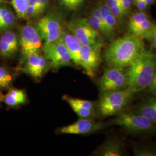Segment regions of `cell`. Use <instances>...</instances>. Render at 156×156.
I'll return each instance as SVG.
<instances>
[{
    "instance_id": "obj_42",
    "label": "cell",
    "mask_w": 156,
    "mask_h": 156,
    "mask_svg": "<svg viewBox=\"0 0 156 156\" xmlns=\"http://www.w3.org/2000/svg\"><path fill=\"white\" fill-rule=\"evenodd\" d=\"M0 1H1V0H0Z\"/></svg>"
},
{
    "instance_id": "obj_29",
    "label": "cell",
    "mask_w": 156,
    "mask_h": 156,
    "mask_svg": "<svg viewBox=\"0 0 156 156\" xmlns=\"http://www.w3.org/2000/svg\"><path fill=\"white\" fill-rule=\"evenodd\" d=\"M133 2L134 0H120V5L126 17L128 16V13L131 11Z\"/></svg>"
},
{
    "instance_id": "obj_36",
    "label": "cell",
    "mask_w": 156,
    "mask_h": 156,
    "mask_svg": "<svg viewBox=\"0 0 156 156\" xmlns=\"http://www.w3.org/2000/svg\"><path fill=\"white\" fill-rule=\"evenodd\" d=\"M60 1L63 5L66 6V7L69 8L71 0H60Z\"/></svg>"
},
{
    "instance_id": "obj_24",
    "label": "cell",
    "mask_w": 156,
    "mask_h": 156,
    "mask_svg": "<svg viewBox=\"0 0 156 156\" xmlns=\"http://www.w3.org/2000/svg\"><path fill=\"white\" fill-rule=\"evenodd\" d=\"M14 80L11 72L5 67L0 66V89L9 88Z\"/></svg>"
},
{
    "instance_id": "obj_17",
    "label": "cell",
    "mask_w": 156,
    "mask_h": 156,
    "mask_svg": "<svg viewBox=\"0 0 156 156\" xmlns=\"http://www.w3.org/2000/svg\"><path fill=\"white\" fill-rule=\"evenodd\" d=\"M27 100V94L24 90L11 89L4 96V102L8 106L15 107L26 104Z\"/></svg>"
},
{
    "instance_id": "obj_32",
    "label": "cell",
    "mask_w": 156,
    "mask_h": 156,
    "mask_svg": "<svg viewBox=\"0 0 156 156\" xmlns=\"http://www.w3.org/2000/svg\"><path fill=\"white\" fill-rule=\"evenodd\" d=\"M149 41L151 42L153 47L156 50V23H153L151 37Z\"/></svg>"
},
{
    "instance_id": "obj_21",
    "label": "cell",
    "mask_w": 156,
    "mask_h": 156,
    "mask_svg": "<svg viewBox=\"0 0 156 156\" xmlns=\"http://www.w3.org/2000/svg\"><path fill=\"white\" fill-rule=\"evenodd\" d=\"M87 20L93 28H94L95 30L98 31L100 33L104 34L108 38H112L115 35L97 17H96L93 15H91Z\"/></svg>"
},
{
    "instance_id": "obj_31",
    "label": "cell",
    "mask_w": 156,
    "mask_h": 156,
    "mask_svg": "<svg viewBox=\"0 0 156 156\" xmlns=\"http://www.w3.org/2000/svg\"><path fill=\"white\" fill-rule=\"evenodd\" d=\"M146 90L151 95H156V71L151 83Z\"/></svg>"
},
{
    "instance_id": "obj_15",
    "label": "cell",
    "mask_w": 156,
    "mask_h": 156,
    "mask_svg": "<svg viewBox=\"0 0 156 156\" xmlns=\"http://www.w3.org/2000/svg\"><path fill=\"white\" fill-rule=\"evenodd\" d=\"M19 49V41L16 34L9 31L4 34L0 38V55L8 58L13 56Z\"/></svg>"
},
{
    "instance_id": "obj_22",
    "label": "cell",
    "mask_w": 156,
    "mask_h": 156,
    "mask_svg": "<svg viewBox=\"0 0 156 156\" xmlns=\"http://www.w3.org/2000/svg\"><path fill=\"white\" fill-rule=\"evenodd\" d=\"M63 100L67 101L69 105L74 104L79 106L82 107L86 109H88L90 110L97 111V105L96 103L90 101L85 100L82 99H79L76 98L71 97L67 95H65L62 97Z\"/></svg>"
},
{
    "instance_id": "obj_39",
    "label": "cell",
    "mask_w": 156,
    "mask_h": 156,
    "mask_svg": "<svg viewBox=\"0 0 156 156\" xmlns=\"http://www.w3.org/2000/svg\"><path fill=\"white\" fill-rule=\"evenodd\" d=\"M2 8L0 7V16H1V12H2Z\"/></svg>"
},
{
    "instance_id": "obj_11",
    "label": "cell",
    "mask_w": 156,
    "mask_h": 156,
    "mask_svg": "<svg viewBox=\"0 0 156 156\" xmlns=\"http://www.w3.org/2000/svg\"><path fill=\"white\" fill-rule=\"evenodd\" d=\"M42 39L38 28L30 25L23 27L20 33V45L23 56L33 53H40Z\"/></svg>"
},
{
    "instance_id": "obj_35",
    "label": "cell",
    "mask_w": 156,
    "mask_h": 156,
    "mask_svg": "<svg viewBox=\"0 0 156 156\" xmlns=\"http://www.w3.org/2000/svg\"><path fill=\"white\" fill-rule=\"evenodd\" d=\"M36 1L37 2L38 7L39 8L40 11L42 12L46 6L48 0H36Z\"/></svg>"
},
{
    "instance_id": "obj_18",
    "label": "cell",
    "mask_w": 156,
    "mask_h": 156,
    "mask_svg": "<svg viewBox=\"0 0 156 156\" xmlns=\"http://www.w3.org/2000/svg\"><path fill=\"white\" fill-rule=\"evenodd\" d=\"M135 156H156V144L151 142H133L131 145Z\"/></svg>"
},
{
    "instance_id": "obj_14",
    "label": "cell",
    "mask_w": 156,
    "mask_h": 156,
    "mask_svg": "<svg viewBox=\"0 0 156 156\" xmlns=\"http://www.w3.org/2000/svg\"><path fill=\"white\" fill-rule=\"evenodd\" d=\"M131 112L147 117L156 124V95H151L142 98Z\"/></svg>"
},
{
    "instance_id": "obj_37",
    "label": "cell",
    "mask_w": 156,
    "mask_h": 156,
    "mask_svg": "<svg viewBox=\"0 0 156 156\" xmlns=\"http://www.w3.org/2000/svg\"><path fill=\"white\" fill-rule=\"evenodd\" d=\"M4 96H5V95H4L3 94H2V93L0 91V102L4 101Z\"/></svg>"
},
{
    "instance_id": "obj_33",
    "label": "cell",
    "mask_w": 156,
    "mask_h": 156,
    "mask_svg": "<svg viewBox=\"0 0 156 156\" xmlns=\"http://www.w3.org/2000/svg\"><path fill=\"white\" fill-rule=\"evenodd\" d=\"M134 4L141 11H144L146 9L147 5L145 0H134Z\"/></svg>"
},
{
    "instance_id": "obj_13",
    "label": "cell",
    "mask_w": 156,
    "mask_h": 156,
    "mask_svg": "<svg viewBox=\"0 0 156 156\" xmlns=\"http://www.w3.org/2000/svg\"><path fill=\"white\" fill-rule=\"evenodd\" d=\"M126 153V145L124 140L117 137L107 138L94 151L93 156H122Z\"/></svg>"
},
{
    "instance_id": "obj_6",
    "label": "cell",
    "mask_w": 156,
    "mask_h": 156,
    "mask_svg": "<svg viewBox=\"0 0 156 156\" xmlns=\"http://www.w3.org/2000/svg\"><path fill=\"white\" fill-rule=\"evenodd\" d=\"M98 86L100 92L119 91L127 89L126 69L106 67L99 80Z\"/></svg>"
},
{
    "instance_id": "obj_23",
    "label": "cell",
    "mask_w": 156,
    "mask_h": 156,
    "mask_svg": "<svg viewBox=\"0 0 156 156\" xmlns=\"http://www.w3.org/2000/svg\"><path fill=\"white\" fill-rule=\"evenodd\" d=\"M15 16L12 12L6 8H2L0 16V30H6L14 23Z\"/></svg>"
},
{
    "instance_id": "obj_25",
    "label": "cell",
    "mask_w": 156,
    "mask_h": 156,
    "mask_svg": "<svg viewBox=\"0 0 156 156\" xmlns=\"http://www.w3.org/2000/svg\"><path fill=\"white\" fill-rule=\"evenodd\" d=\"M148 17L144 11H140L133 14L130 17L128 22V28L130 33H132L135 28L138 27Z\"/></svg>"
},
{
    "instance_id": "obj_40",
    "label": "cell",
    "mask_w": 156,
    "mask_h": 156,
    "mask_svg": "<svg viewBox=\"0 0 156 156\" xmlns=\"http://www.w3.org/2000/svg\"><path fill=\"white\" fill-rule=\"evenodd\" d=\"M113 1H116V2H118L120 3V0H113Z\"/></svg>"
},
{
    "instance_id": "obj_8",
    "label": "cell",
    "mask_w": 156,
    "mask_h": 156,
    "mask_svg": "<svg viewBox=\"0 0 156 156\" xmlns=\"http://www.w3.org/2000/svg\"><path fill=\"white\" fill-rule=\"evenodd\" d=\"M103 44L82 45L80 50V66L87 76L94 78L102 62L101 51Z\"/></svg>"
},
{
    "instance_id": "obj_26",
    "label": "cell",
    "mask_w": 156,
    "mask_h": 156,
    "mask_svg": "<svg viewBox=\"0 0 156 156\" xmlns=\"http://www.w3.org/2000/svg\"><path fill=\"white\" fill-rule=\"evenodd\" d=\"M106 5L116 18L117 22L120 21L126 17L120 3L113 0H106Z\"/></svg>"
},
{
    "instance_id": "obj_7",
    "label": "cell",
    "mask_w": 156,
    "mask_h": 156,
    "mask_svg": "<svg viewBox=\"0 0 156 156\" xmlns=\"http://www.w3.org/2000/svg\"><path fill=\"white\" fill-rule=\"evenodd\" d=\"M69 30L82 45L103 44L100 33L93 28L87 19H80L71 23Z\"/></svg>"
},
{
    "instance_id": "obj_19",
    "label": "cell",
    "mask_w": 156,
    "mask_h": 156,
    "mask_svg": "<svg viewBox=\"0 0 156 156\" xmlns=\"http://www.w3.org/2000/svg\"><path fill=\"white\" fill-rule=\"evenodd\" d=\"M99 8L100 9L102 17L106 23L107 26L111 30L113 33L116 34L118 29V24L116 18L112 15L111 12L106 5V4H101L99 6Z\"/></svg>"
},
{
    "instance_id": "obj_5",
    "label": "cell",
    "mask_w": 156,
    "mask_h": 156,
    "mask_svg": "<svg viewBox=\"0 0 156 156\" xmlns=\"http://www.w3.org/2000/svg\"><path fill=\"white\" fill-rule=\"evenodd\" d=\"M43 51L51 68L59 69L73 66L71 55L61 38L50 43H45Z\"/></svg>"
},
{
    "instance_id": "obj_28",
    "label": "cell",
    "mask_w": 156,
    "mask_h": 156,
    "mask_svg": "<svg viewBox=\"0 0 156 156\" xmlns=\"http://www.w3.org/2000/svg\"><path fill=\"white\" fill-rule=\"evenodd\" d=\"M12 3L17 16L20 18H27L28 0H12Z\"/></svg>"
},
{
    "instance_id": "obj_10",
    "label": "cell",
    "mask_w": 156,
    "mask_h": 156,
    "mask_svg": "<svg viewBox=\"0 0 156 156\" xmlns=\"http://www.w3.org/2000/svg\"><path fill=\"white\" fill-rule=\"evenodd\" d=\"M112 126L111 122H97L94 119L80 118L75 123L64 126L58 129L61 134L85 135L92 134Z\"/></svg>"
},
{
    "instance_id": "obj_1",
    "label": "cell",
    "mask_w": 156,
    "mask_h": 156,
    "mask_svg": "<svg viewBox=\"0 0 156 156\" xmlns=\"http://www.w3.org/2000/svg\"><path fill=\"white\" fill-rule=\"evenodd\" d=\"M145 49L142 39L129 34L113 40L104 50L103 57L107 67L126 69Z\"/></svg>"
},
{
    "instance_id": "obj_12",
    "label": "cell",
    "mask_w": 156,
    "mask_h": 156,
    "mask_svg": "<svg viewBox=\"0 0 156 156\" xmlns=\"http://www.w3.org/2000/svg\"><path fill=\"white\" fill-rule=\"evenodd\" d=\"M38 30L45 44L60 39L63 33L60 22L56 19L46 16L40 19L38 23Z\"/></svg>"
},
{
    "instance_id": "obj_27",
    "label": "cell",
    "mask_w": 156,
    "mask_h": 156,
    "mask_svg": "<svg viewBox=\"0 0 156 156\" xmlns=\"http://www.w3.org/2000/svg\"><path fill=\"white\" fill-rule=\"evenodd\" d=\"M70 106L73 111L81 119H94L97 115V111L86 109L82 107L78 106L74 104H70Z\"/></svg>"
},
{
    "instance_id": "obj_30",
    "label": "cell",
    "mask_w": 156,
    "mask_h": 156,
    "mask_svg": "<svg viewBox=\"0 0 156 156\" xmlns=\"http://www.w3.org/2000/svg\"><path fill=\"white\" fill-rule=\"evenodd\" d=\"M41 13V11L37 6L28 5L26 15H27V17L35 16L39 15V13Z\"/></svg>"
},
{
    "instance_id": "obj_34",
    "label": "cell",
    "mask_w": 156,
    "mask_h": 156,
    "mask_svg": "<svg viewBox=\"0 0 156 156\" xmlns=\"http://www.w3.org/2000/svg\"><path fill=\"white\" fill-rule=\"evenodd\" d=\"M84 0H71L70 6L69 7L71 9H76L81 5Z\"/></svg>"
},
{
    "instance_id": "obj_9",
    "label": "cell",
    "mask_w": 156,
    "mask_h": 156,
    "mask_svg": "<svg viewBox=\"0 0 156 156\" xmlns=\"http://www.w3.org/2000/svg\"><path fill=\"white\" fill-rule=\"evenodd\" d=\"M24 56L21 71L35 79L42 78L50 68L49 62L40 53H33Z\"/></svg>"
},
{
    "instance_id": "obj_16",
    "label": "cell",
    "mask_w": 156,
    "mask_h": 156,
    "mask_svg": "<svg viewBox=\"0 0 156 156\" xmlns=\"http://www.w3.org/2000/svg\"><path fill=\"white\" fill-rule=\"evenodd\" d=\"M69 51L73 62L80 66V50L82 44L72 34L64 33L60 38Z\"/></svg>"
},
{
    "instance_id": "obj_4",
    "label": "cell",
    "mask_w": 156,
    "mask_h": 156,
    "mask_svg": "<svg viewBox=\"0 0 156 156\" xmlns=\"http://www.w3.org/2000/svg\"><path fill=\"white\" fill-rule=\"evenodd\" d=\"M110 122L111 125L120 127L129 135H156V124L147 117L133 112H124Z\"/></svg>"
},
{
    "instance_id": "obj_20",
    "label": "cell",
    "mask_w": 156,
    "mask_h": 156,
    "mask_svg": "<svg viewBox=\"0 0 156 156\" xmlns=\"http://www.w3.org/2000/svg\"><path fill=\"white\" fill-rule=\"evenodd\" d=\"M153 23L147 18L144 22L135 28L133 31L132 34L139 37L141 39H146L148 41L150 39Z\"/></svg>"
},
{
    "instance_id": "obj_41",
    "label": "cell",
    "mask_w": 156,
    "mask_h": 156,
    "mask_svg": "<svg viewBox=\"0 0 156 156\" xmlns=\"http://www.w3.org/2000/svg\"></svg>"
},
{
    "instance_id": "obj_38",
    "label": "cell",
    "mask_w": 156,
    "mask_h": 156,
    "mask_svg": "<svg viewBox=\"0 0 156 156\" xmlns=\"http://www.w3.org/2000/svg\"><path fill=\"white\" fill-rule=\"evenodd\" d=\"M145 1L146 2V3L147 4V5H150L153 3V0H145Z\"/></svg>"
},
{
    "instance_id": "obj_2",
    "label": "cell",
    "mask_w": 156,
    "mask_h": 156,
    "mask_svg": "<svg viewBox=\"0 0 156 156\" xmlns=\"http://www.w3.org/2000/svg\"><path fill=\"white\" fill-rule=\"evenodd\" d=\"M156 71V54L145 49L128 68L127 88L136 93L146 90L151 84Z\"/></svg>"
},
{
    "instance_id": "obj_3",
    "label": "cell",
    "mask_w": 156,
    "mask_h": 156,
    "mask_svg": "<svg viewBox=\"0 0 156 156\" xmlns=\"http://www.w3.org/2000/svg\"><path fill=\"white\" fill-rule=\"evenodd\" d=\"M135 94V91L128 88L119 91L100 92L99 100L96 103L97 114L104 118L117 116L127 111Z\"/></svg>"
}]
</instances>
